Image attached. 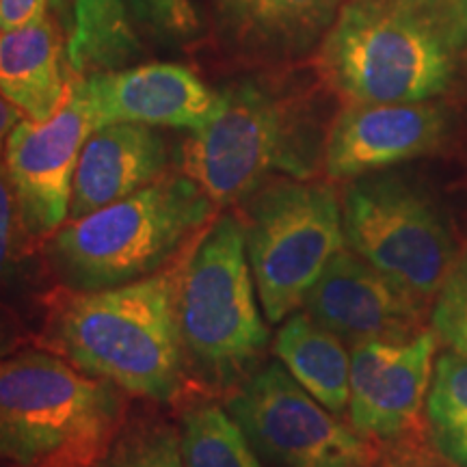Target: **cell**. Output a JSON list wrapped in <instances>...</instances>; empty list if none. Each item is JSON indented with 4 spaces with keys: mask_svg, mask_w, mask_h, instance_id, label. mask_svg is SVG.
I'll use <instances>...</instances> for the list:
<instances>
[{
    "mask_svg": "<svg viewBox=\"0 0 467 467\" xmlns=\"http://www.w3.org/2000/svg\"><path fill=\"white\" fill-rule=\"evenodd\" d=\"M225 411L265 467H375L377 443L314 399L279 361L227 389Z\"/></svg>",
    "mask_w": 467,
    "mask_h": 467,
    "instance_id": "9c48e42d",
    "label": "cell"
},
{
    "mask_svg": "<svg viewBox=\"0 0 467 467\" xmlns=\"http://www.w3.org/2000/svg\"><path fill=\"white\" fill-rule=\"evenodd\" d=\"M50 9L55 11V17L66 26V31H69L72 26V20H69V0H50Z\"/></svg>",
    "mask_w": 467,
    "mask_h": 467,
    "instance_id": "f546056e",
    "label": "cell"
},
{
    "mask_svg": "<svg viewBox=\"0 0 467 467\" xmlns=\"http://www.w3.org/2000/svg\"><path fill=\"white\" fill-rule=\"evenodd\" d=\"M178 429L186 467H265L223 405L192 402Z\"/></svg>",
    "mask_w": 467,
    "mask_h": 467,
    "instance_id": "ffe728a7",
    "label": "cell"
},
{
    "mask_svg": "<svg viewBox=\"0 0 467 467\" xmlns=\"http://www.w3.org/2000/svg\"><path fill=\"white\" fill-rule=\"evenodd\" d=\"M325 137L312 93L284 74H247L219 89L217 113L180 148V169L225 208L273 178H312Z\"/></svg>",
    "mask_w": 467,
    "mask_h": 467,
    "instance_id": "7a4b0ae2",
    "label": "cell"
},
{
    "mask_svg": "<svg viewBox=\"0 0 467 467\" xmlns=\"http://www.w3.org/2000/svg\"><path fill=\"white\" fill-rule=\"evenodd\" d=\"M350 251L429 303L459 260L451 221L429 192L392 171L350 180L342 195Z\"/></svg>",
    "mask_w": 467,
    "mask_h": 467,
    "instance_id": "ba28073f",
    "label": "cell"
},
{
    "mask_svg": "<svg viewBox=\"0 0 467 467\" xmlns=\"http://www.w3.org/2000/svg\"><path fill=\"white\" fill-rule=\"evenodd\" d=\"M347 0H213L219 42L238 61L277 67L317 48Z\"/></svg>",
    "mask_w": 467,
    "mask_h": 467,
    "instance_id": "9a60e30c",
    "label": "cell"
},
{
    "mask_svg": "<svg viewBox=\"0 0 467 467\" xmlns=\"http://www.w3.org/2000/svg\"><path fill=\"white\" fill-rule=\"evenodd\" d=\"M303 312L355 347L370 340L405 342L422 334L426 303L344 247L307 292Z\"/></svg>",
    "mask_w": 467,
    "mask_h": 467,
    "instance_id": "8fae6325",
    "label": "cell"
},
{
    "mask_svg": "<svg viewBox=\"0 0 467 467\" xmlns=\"http://www.w3.org/2000/svg\"><path fill=\"white\" fill-rule=\"evenodd\" d=\"M435 348V331H422L405 342L355 344L350 350V426L372 441L405 437L426 407Z\"/></svg>",
    "mask_w": 467,
    "mask_h": 467,
    "instance_id": "7c38bea8",
    "label": "cell"
},
{
    "mask_svg": "<svg viewBox=\"0 0 467 467\" xmlns=\"http://www.w3.org/2000/svg\"><path fill=\"white\" fill-rule=\"evenodd\" d=\"M454 52L429 7L347 0L318 46V69L347 104L426 102L451 89Z\"/></svg>",
    "mask_w": 467,
    "mask_h": 467,
    "instance_id": "5b68a950",
    "label": "cell"
},
{
    "mask_svg": "<svg viewBox=\"0 0 467 467\" xmlns=\"http://www.w3.org/2000/svg\"><path fill=\"white\" fill-rule=\"evenodd\" d=\"M167 139L154 126L109 124L89 134L76 167L67 221L124 200L165 175Z\"/></svg>",
    "mask_w": 467,
    "mask_h": 467,
    "instance_id": "2e32d148",
    "label": "cell"
},
{
    "mask_svg": "<svg viewBox=\"0 0 467 467\" xmlns=\"http://www.w3.org/2000/svg\"><path fill=\"white\" fill-rule=\"evenodd\" d=\"M78 78L50 119H22L5 148L3 165L31 241H46L66 225L80 151L96 130Z\"/></svg>",
    "mask_w": 467,
    "mask_h": 467,
    "instance_id": "30bf717a",
    "label": "cell"
},
{
    "mask_svg": "<svg viewBox=\"0 0 467 467\" xmlns=\"http://www.w3.org/2000/svg\"><path fill=\"white\" fill-rule=\"evenodd\" d=\"M22 119H26V115L0 93V162H3L5 148H7L11 132L16 130Z\"/></svg>",
    "mask_w": 467,
    "mask_h": 467,
    "instance_id": "83f0119b",
    "label": "cell"
},
{
    "mask_svg": "<svg viewBox=\"0 0 467 467\" xmlns=\"http://www.w3.org/2000/svg\"><path fill=\"white\" fill-rule=\"evenodd\" d=\"M426 7L452 48H467V0H431Z\"/></svg>",
    "mask_w": 467,
    "mask_h": 467,
    "instance_id": "484cf974",
    "label": "cell"
},
{
    "mask_svg": "<svg viewBox=\"0 0 467 467\" xmlns=\"http://www.w3.org/2000/svg\"><path fill=\"white\" fill-rule=\"evenodd\" d=\"M182 268L184 262H175L139 282L57 292L46 317V347L121 392L175 400L189 375L178 317Z\"/></svg>",
    "mask_w": 467,
    "mask_h": 467,
    "instance_id": "6da1fadb",
    "label": "cell"
},
{
    "mask_svg": "<svg viewBox=\"0 0 467 467\" xmlns=\"http://www.w3.org/2000/svg\"><path fill=\"white\" fill-rule=\"evenodd\" d=\"M258 301L241 214H221L186 255L178 292L186 368L203 385L227 392L258 368L268 347Z\"/></svg>",
    "mask_w": 467,
    "mask_h": 467,
    "instance_id": "8992f818",
    "label": "cell"
},
{
    "mask_svg": "<svg viewBox=\"0 0 467 467\" xmlns=\"http://www.w3.org/2000/svg\"><path fill=\"white\" fill-rule=\"evenodd\" d=\"M76 78L55 17L0 33V93L28 119H50L66 104Z\"/></svg>",
    "mask_w": 467,
    "mask_h": 467,
    "instance_id": "e0dca14e",
    "label": "cell"
},
{
    "mask_svg": "<svg viewBox=\"0 0 467 467\" xmlns=\"http://www.w3.org/2000/svg\"><path fill=\"white\" fill-rule=\"evenodd\" d=\"M273 353L279 364L309 394L336 416L348 411L350 350L347 342L317 323L307 312L290 314L282 320Z\"/></svg>",
    "mask_w": 467,
    "mask_h": 467,
    "instance_id": "ac0fdd59",
    "label": "cell"
},
{
    "mask_svg": "<svg viewBox=\"0 0 467 467\" xmlns=\"http://www.w3.org/2000/svg\"><path fill=\"white\" fill-rule=\"evenodd\" d=\"M244 243L265 318L282 323L347 247L342 197L317 180L273 178L241 202Z\"/></svg>",
    "mask_w": 467,
    "mask_h": 467,
    "instance_id": "52a82bcc",
    "label": "cell"
},
{
    "mask_svg": "<svg viewBox=\"0 0 467 467\" xmlns=\"http://www.w3.org/2000/svg\"><path fill=\"white\" fill-rule=\"evenodd\" d=\"M409 3L418 5V7H426V5H429V3H431V0H409Z\"/></svg>",
    "mask_w": 467,
    "mask_h": 467,
    "instance_id": "1f68e13d",
    "label": "cell"
},
{
    "mask_svg": "<svg viewBox=\"0 0 467 467\" xmlns=\"http://www.w3.org/2000/svg\"><path fill=\"white\" fill-rule=\"evenodd\" d=\"M93 126L145 124L197 132L219 109V91L182 63L151 61L143 66L96 72L78 78Z\"/></svg>",
    "mask_w": 467,
    "mask_h": 467,
    "instance_id": "5bb4252c",
    "label": "cell"
},
{
    "mask_svg": "<svg viewBox=\"0 0 467 467\" xmlns=\"http://www.w3.org/2000/svg\"><path fill=\"white\" fill-rule=\"evenodd\" d=\"M48 7L50 0H0V33L44 20Z\"/></svg>",
    "mask_w": 467,
    "mask_h": 467,
    "instance_id": "4316f807",
    "label": "cell"
},
{
    "mask_svg": "<svg viewBox=\"0 0 467 467\" xmlns=\"http://www.w3.org/2000/svg\"><path fill=\"white\" fill-rule=\"evenodd\" d=\"M22 236L26 234L22 230L14 186H11L7 169L0 162V282L14 277L17 262H20Z\"/></svg>",
    "mask_w": 467,
    "mask_h": 467,
    "instance_id": "d4e9b609",
    "label": "cell"
},
{
    "mask_svg": "<svg viewBox=\"0 0 467 467\" xmlns=\"http://www.w3.org/2000/svg\"><path fill=\"white\" fill-rule=\"evenodd\" d=\"M431 320L437 340L446 344L451 353L467 358V255H459L451 275L437 292Z\"/></svg>",
    "mask_w": 467,
    "mask_h": 467,
    "instance_id": "cb8c5ba5",
    "label": "cell"
},
{
    "mask_svg": "<svg viewBox=\"0 0 467 467\" xmlns=\"http://www.w3.org/2000/svg\"><path fill=\"white\" fill-rule=\"evenodd\" d=\"M91 467H186L180 429L162 418H126Z\"/></svg>",
    "mask_w": 467,
    "mask_h": 467,
    "instance_id": "7402d4cb",
    "label": "cell"
},
{
    "mask_svg": "<svg viewBox=\"0 0 467 467\" xmlns=\"http://www.w3.org/2000/svg\"><path fill=\"white\" fill-rule=\"evenodd\" d=\"M375 467H426V465L411 459H389V461H383V463H377Z\"/></svg>",
    "mask_w": 467,
    "mask_h": 467,
    "instance_id": "4dcf8cb0",
    "label": "cell"
},
{
    "mask_svg": "<svg viewBox=\"0 0 467 467\" xmlns=\"http://www.w3.org/2000/svg\"><path fill=\"white\" fill-rule=\"evenodd\" d=\"M213 200L186 173H165L124 200L52 234L48 258L67 290H102L167 268L214 219Z\"/></svg>",
    "mask_w": 467,
    "mask_h": 467,
    "instance_id": "277c9868",
    "label": "cell"
},
{
    "mask_svg": "<svg viewBox=\"0 0 467 467\" xmlns=\"http://www.w3.org/2000/svg\"><path fill=\"white\" fill-rule=\"evenodd\" d=\"M17 340H20V337H17L16 327L11 325V320L7 317L0 314V359L14 353L17 347Z\"/></svg>",
    "mask_w": 467,
    "mask_h": 467,
    "instance_id": "f1b7e54d",
    "label": "cell"
},
{
    "mask_svg": "<svg viewBox=\"0 0 467 467\" xmlns=\"http://www.w3.org/2000/svg\"><path fill=\"white\" fill-rule=\"evenodd\" d=\"M139 37L159 46H186L200 37L202 20L192 0H124Z\"/></svg>",
    "mask_w": 467,
    "mask_h": 467,
    "instance_id": "603a6c76",
    "label": "cell"
},
{
    "mask_svg": "<svg viewBox=\"0 0 467 467\" xmlns=\"http://www.w3.org/2000/svg\"><path fill=\"white\" fill-rule=\"evenodd\" d=\"M448 126V110L433 100L347 104L327 128L323 169L331 180L388 171L440 150Z\"/></svg>",
    "mask_w": 467,
    "mask_h": 467,
    "instance_id": "4fadbf2b",
    "label": "cell"
},
{
    "mask_svg": "<svg viewBox=\"0 0 467 467\" xmlns=\"http://www.w3.org/2000/svg\"><path fill=\"white\" fill-rule=\"evenodd\" d=\"M126 392L52 350L0 359V459L14 467H91L126 422Z\"/></svg>",
    "mask_w": 467,
    "mask_h": 467,
    "instance_id": "3957f363",
    "label": "cell"
},
{
    "mask_svg": "<svg viewBox=\"0 0 467 467\" xmlns=\"http://www.w3.org/2000/svg\"><path fill=\"white\" fill-rule=\"evenodd\" d=\"M424 409L437 452L467 467V358L451 350L437 358Z\"/></svg>",
    "mask_w": 467,
    "mask_h": 467,
    "instance_id": "44dd1931",
    "label": "cell"
},
{
    "mask_svg": "<svg viewBox=\"0 0 467 467\" xmlns=\"http://www.w3.org/2000/svg\"><path fill=\"white\" fill-rule=\"evenodd\" d=\"M143 52L124 0H74L67 61L76 76L124 69Z\"/></svg>",
    "mask_w": 467,
    "mask_h": 467,
    "instance_id": "d6986e66",
    "label": "cell"
}]
</instances>
